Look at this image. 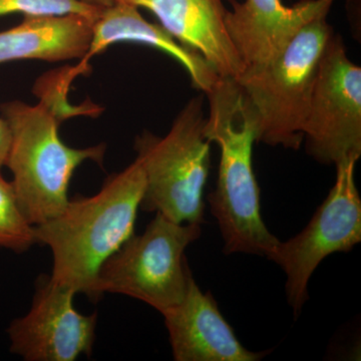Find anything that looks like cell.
I'll list each match as a JSON object with an SVG mask.
<instances>
[{
    "instance_id": "obj_1",
    "label": "cell",
    "mask_w": 361,
    "mask_h": 361,
    "mask_svg": "<svg viewBox=\"0 0 361 361\" xmlns=\"http://www.w3.org/2000/svg\"><path fill=\"white\" fill-rule=\"evenodd\" d=\"M146 180L135 159L110 176L99 193L70 199L51 219L33 226L37 244L54 255L52 281L99 301L97 276L104 263L134 235Z\"/></svg>"
},
{
    "instance_id": "obj_2",
    "label": "cell",
    "mask_w": 361,
    "mask_h": 361,
    "mask_svg": "<svg viewBox=\"0 0 361 361\" xmlns=\"http://www.w3.org/2000/svg\"><path fill=\"white\" fill-rule=\"evenodd\" d=\"M206 94L209 113L204 135L221 152L217 184L208 201L225 254L268 258L280 240L271 234L261 215L260 189L253 169L255 111L235 78H220Z\"/></svg>"
},
{
    "instance_id": "obj_3",
    "label": "cell",
    "mask_w": 361,
    "mask_h": 361,
    "mask_svg": "<svg viewBox=\"0 0 361 361\" xmlns=\"http://www.w3.org/2000/svg\"><path fill=\"white\" fill-rule=\"evenodd\" d=\"M1 113L11 130L6 166L13 173L18 205L30 224H42L68 204V186L78 166L87 161L102 165L106 144L68 146L59 137L56 118L39 103L7 102Z\"/></svg>"
},
{
    "instance_id": "obj_4",
    "label": "cell",
    "mask_w": 361,
    "mask_h": 361,
    "mask_svg": "<svg viewBox=\"0 0 361 361\" xmlns=\"http://www.w3.org/2000/svg\"><path fill=\"white\" fill-rule=\"evenodd\" d=\"M327 14L294 35L276 56L245 68L237 82L257 120L256 142L298 149L323 51L334 35Z\"/></svg>"
},
{
    "instance_id": "obj_5",
    "label": "cell",
    "mask_w": 361,
    "mask_h": 361,
    "mask_svg": "<svg viewBox=\"0 0 361 361\" xmlns=\"http://www.w3.org/2000/svg\"><path fill=\"white\" fill-rule=\"evenodd\" d=\"M203 104L202 96L190 99L164 137L144 132L135 139V159L146 180L142 211L179 224L203 223L211 144L204 135Z\"/></svg>"
},
{
    "instance_id": "obj_6",
    "label": "cell",
    "mask_w": 361,
    "mask_h": 361,
    "mask_svg": "<svg viewBox=\"0 0 361 361\" xmlns=\"http://www.w3.org/2000/svg\"><path fill=\"white\" fill-rule=\"evenodd\" d=\"M201 224L173 222L160 213L102 266L96 290L139 299L164 312L186 295L192 273L185 251L201 236Z\"/></svg>"
},
{
    "instance_id": "obj_7",
    "label": "cell",
    "mask_w": 361,
    "mask_h": 361,
    "mask_svg": "<svg viewBox=\"0 0 361 361\" xmlns=\"http://www.w3.org/2000/svg\"><path fill=\"white\" fill-rule=\"evenodd\" d=\"M357 160L337 164L336 184L326 199L296 236L279 241L268 259L286 275L287 301L298 316L310 298L308 283L327 256L349 252L361 242V199L356 188Z\"/></svg>"
},
{
    "instance_id": "obj_8",
    "label": "cell",
    "mask_w": 361,
    "mask_h": 361,
    "mask_svg": "<svg viewBox=\"0 0 361 361\" xmlns=\"http://www.w3.org/2000/svg\"><path fill=\"white\" fill-rule=\"evenodd\" d=\"M303 134L306 152L318 163L360 160L361 68L334 32L320 61Z\"/></svg>"
},
{
    "instance_id": "obj_9",
    "label": "cell",
    "mask_w": 361,
    "mask_h": 361,
    "mask_svg": "<svg viewBox=\"0 0 361 361\" xmlns=\"http://www.w3.org/2000/svg\"><path fill=\"white\" fill-rule=\"evenodd\" d=\"M75 292L40 276L27 314L9 326L11 351L27 361H75L92 355L97 314H80Z\"/></svg>"
},
{
    "instance_id": "obj_10",
    "label": "cell",
    "mask_w": 361,
    "mask_h": 361,
    "mask_svg": "<svg viewBox=\"0 0 361 361\" xmlns=\"http://www.w3.org/2000/svg\"><path fill=\"white\" fill-rule=\"evenodd\" d=\"M176 361H258L267 355L242 345L210 292L194 278L178 305L161 312Z\"/></svg>"
},
{
    "instance_id": "obj_11",
    "label": "cell",
    "mask_w": 361,
    "mask_h": 361,
    "mask_svg": "<svg viewBox=\"0 0 361 361\" xmlns=\"http://www.w3.org/2000/svg\"><path fill=\"white\" fill-rule=\"evenodd\" d=\"M336 0H300L286 6L281 0H230L226 25L245 68L276 56L306 23L329 14Z\"/></svg>"
},
{
    "instance_id": "obj_12",
    "label": "cell",
    "mask_w": 361,
    "mask_h": 361,
    "mask_svg": "<svg viewBox=\"0 0 361 361\" xmlns=\"http://www.w3.org/2000/svg\"><path fill=\"white\" fill-rule=\"evenodd\" d=\"M155 14L172 37L200 54L221 78L237 80L245 65L233 44L223 0H116Z\"/></svg>"
},
{
    "instance_id": "obj_13",
    "label": "cell",
    "mask_w": 361,
    "mask_h": 361,
    "mask_svg": "<svg viewBox=\"0 0 361 361\" xmlns=\"http://www.w3.org/2000/svg\"><path fill=\"white\" fill-rule=\"evenodd\" d=\"M125 42L148 45L168 54L186 70L194 87L205 94L221 78L200 54L180 44L161 25L145 20L137 7L121 1L99 11L92 25L89 51L73 66V73L77 77L84 75L90 59L111 45Z\"/></svg>"
},
{
    "instance_id": "obj_14",
    "label": "cell",
    "mask_w": 361,
    "mask_h": 361,
    "mask_svg": "<svg viewBox=\"0 0 361 361\" xmlns=\"http://www.w3.org/2000/svg\"><path fill=\"white\" fill-rule=\"evenodd\" d=\"M94 21L80 14L25 16L20 25L0 32V65L82 59L90 49Z\"/></svg>"
},
{
    "instance_id": "obj_15",
    "label": "cell",
    "mask_w": 361,
    "mask_h": 361,
    "mask_svg": "<svg viewBox=\"0 0 361 361\" xmlns=\"http://www.w3.org/2000/svg\"><path fill=\"white\" fill-rule=\"evenodd\" d=\"M75 78L73 66H65L47 71L33 85V94L39 99V104L56 118L59 125L75 116L97 118L104 111L103 106L90 99L78 106L68 102V90Z\"/></svg>"
},
{
    "instance_id": "obj_16",
    "label": "cell",
    "mask_w": 361,
    "mask_h": 361,
    "mask_svg": "<svg viewBox=\"0 0 361 361\" xmlns=\"http://www.w3.org/2000/svg\"><path fill=\"white\" fill-rule=\"evenodd\" d=\"M35 244V228L23 215L13 184L0 171V247L23 253Z\"/></svg>"
},
{
    "instance_id": "obj_17",
    "label": "cell",
    "mask_w": 361,
    "mask_h": 361,
    "mask_svg": "<svg viewBox=\"0 0 361 361\" xmlns=\"http://www.w3.org/2000/svg\"><path fill=\"white\" fill-rule=\"evenodd\" d=\"M101 9L80 0H0V16L11 13L25 16L80 14L96 20Z\"/></svg>"
},
{
    "instance_id": "obj_18",
    "label": "cell",
    "mask_w": 361,
    "mask_h": 361,
    "mask_svg": "<svg viewBox=\"0 0 361 361\" xmlns=\"http://www.w3.org/2000/svg\"><path fill=\"white\" fill-rule=\"evenodd\" d=\"M9 145H11V130L6 118L0 116V171L6 166Z\"/></svg>"
},
{
    "instance_id": "obj_19",
    "label": "cell",
    "mask_w": 361,
    "mask_h": 361,
    "mask_svg": "<svg viewBox=\"0 0 361 361\" xmlns=\"http://www.w3.org/2000/svg\"><path fill=\"white\" fill-rule=\"evenodd\" d=\"M87 6H92L97 7V8H104V7H109L113 6L116 2V0H80Z\"/></svg>"
}]
</instances>
